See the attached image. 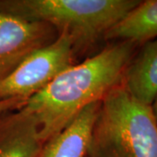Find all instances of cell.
<instances>
[{"instance_id":"1","label":"cell","mask_w":157,"mask_h":157,"mask_svg":"<svg viewBox=\"0 0 157 157\" xmlns=\"http://www.w3.org/2000/svg\"><path fill=\"white\" fill-rule=\"evenodd\" d=\"M139 45L115 41L94 56L58 74L18 109L33 119L45 143L59 134L83 109L101 101L122 82Z\"/></svg>"},{"instance_id":"2","label":"cell","mask_w":157,"mask_h":157,"mask_svg":"<svg viewBox=\"0 0 157 157\" xmlns=\"http://www.w3.org/2000/svg\"><path fill=\"white\" fill-rule=\"evenodd\" d=\"M139 0H0V11L52 25L66 33L74 52L94 46Z\"/></svg>"},{"instance_id":"3","label":"cell","mask_w":157,"mask_h":157,"mask_svg":"<svg viewBox=\"0 0 157 157\" xmlns=\"http://www.w3.org/2000/svg\"><path fill=\"white\" fill-rule=\"evenodd\" d=\"M89 157H157V120L152 106L121 83L101 101L93 126Z\"/></svg>"},{"instance_id":"4","label":"cell","mask_w":157,"mask_h":157,"mask_svg":"<svg viewBox=\"0 0 157 157\" xmlns=\"http://www.w3.org/2000/svg\"><path fill=\"white\" fill-rule=\"evenodd\" d=\"M75 52L67 34L59 33L50 45L35 51L0 79V101L28 100L58 74L74 65Z\"/></svg>"},{"instance_id":"5","label":"cell","mask_w":157,"mask_h":157,"mask_svg":"<svg viewBox=\"0 0 157 157\" xmlns=\"http://www.w3.org/2000/svg\"><path fill=\"white\" fill-rule=\"evenodd\" d=\"M52 25L0 11V79L58 37Z\"/></svg>"},{"instance_id":"6","label":"cell","mask_w":157,"mask_h":157,"mask_svg":"<svg viewBox=\"0 0 157 157\" xmlns=\"http://www.w3.org/2000/svg\"><path fill=\"white\" fill-rule=\"evenodd\" d=\"M44 144L31 116L19 109L0 114V157H39Z\"/></svg>"},{"instance_id":"7","label":"cell","mask_w":157,"mask_h":157,"mask_svg":"<svg viewBox=\"0 0 157 157\" xmlns=\"http://www.w3.org/2000/svg\"><path fill=\"white\" fill-rule=\"evenodd\" d=\"M101 101L83 109L67 126L45 142L39 157H89L93 126Z\"/></svg>"},{"instance_id":"8","label":"cell","mask_w":157,"mask_h":157,"mask_svg":"<svg viewBox=\"0 0 157 157\" xmlns=\"http://www.w3.org/2000/svg\"><path fill=\"white\" fill-rule=\"evenodd\" d=\"M121 84L136 100L152 106L157 97V39L141 45L126 69Z\"/></svg>"},{"instance_id":"9","label":"cell","mask_w":157,"mask_h":157,"mask_svg":"<svg viewBox=\"0 0 157 157\" xmlns=\"http://www.w3.org/2000/svg\"><path fill=\"white\" fill-rule=\"evenodd\" d=\"M157 39V0L140 1L113 26L105 39L132 41L138 45Z\"/></svg>"},{"instance_id":"10","label":"cell","mask_w":157,"mask_h":157,"mask_svg":"<svg viewBox=\"0 0 157 157\" xmlns=\"http://www.w3.org/2000/svg\"><path fill=\"white\" fill-rule=\"evenodd\" d=\"M26 101L24 99H11L0 101V114L18 109Z\"/></svg>"},{"instance_id":"11","label":"cell","mask_w":157,"mask_h":157,"mask_svg":"<svg viewBox=\"0 0 157 157\" xmlns=\"http://www.w3.org/2000/svg\"><path fill=\"white\" fill-rule=\"evenodd\" d=\"M152 109H153V112L155 113V116L157 120V97L156 99L155 100V101H154V103L152 104Z\"/></svg>"}]
</instances>
